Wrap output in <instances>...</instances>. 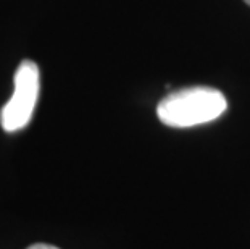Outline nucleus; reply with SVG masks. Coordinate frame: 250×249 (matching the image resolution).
I'll use <instances>...</instances> for the list:
<instances>
[{
  "label": "nucleus",
  "instance_id": "4",
  "mask_svg": "<svg viewBox=\"0 0 250 249\" xmlns=\"http://www.w3.org/2000/svg\"><path fill=\"white\" fill-rule=\"evenodd\" d=\"M244 2H246V3L249 5V7H250V0H244Z\"/></svg>",
  "mask_w": 250,
  "mask_h": 249
},
{
  "label": "nucleus",
  "instance_id": "1",
  "mask_svg": "<svg viewBox=\"0 0 250 249\" xmlns=\"http://www.w3.org/2000/svg\"><path fill=\"white\" fill-rule=\"evenodd\" d=\"M228 110L225 94L215 88H183L163 97L157 116L169 128H192L218 120Z\"/></svg>",
  "mask_w": 250,
  "mask_h": 249
},
{
  "label": "nucleus",
  "instance_id": "3",
  "mask_svg": "<svg viewBox=\"0 0 250 249\" xmlns=\"http://www.w3.org/2000/svg\"><path fill=\"white\" fill-rule=\"evenodd\" d=\"M28 249H58V248L50 246V245H42V243H39V245H33V246H29Z\"/></svg>",
  "mask_w": 250,
  "mask_h": 249
},
{
  "label": "nucleus",
  "instance_id": "2",
  "mask_svg": "<svg viewBox=\"0 0 250 249\" xmlns=\"http://www.w3.org/2000/svg\"><path fill=\"white\" fill-rule=\"evenodd\" d=\"M15 89L0 112V125L7 133L23 130L33 118L41 91L39 67L33 60H23L15 71Z\"/></svg>",
  "mask_w": 250,
  "mask_h": 249
}]
</instances>
